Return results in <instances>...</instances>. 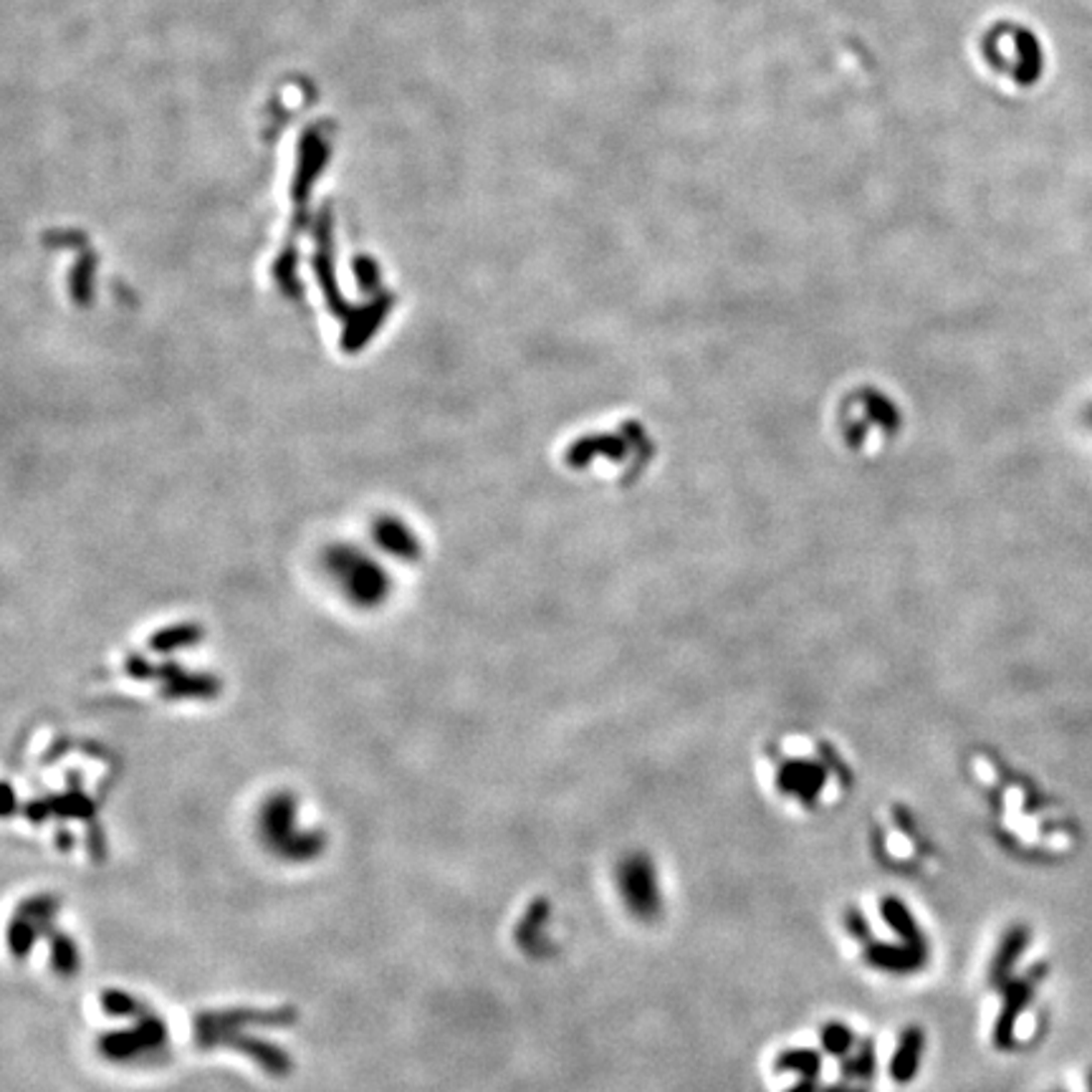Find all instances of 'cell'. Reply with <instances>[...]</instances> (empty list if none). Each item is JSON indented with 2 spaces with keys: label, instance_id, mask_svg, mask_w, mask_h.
Returning a JSON list of instances; mask_svg holds the SVG:
<instances>
[{
  "label": "cell",
  "instance_id": "obj_1",
  "mask_svg": "<svg viewBox=\"0 0 1092 1092\" xmlns=\"http://www.w3.org/2000/svg\"><path fill=\"white\" fill-rule=\"evenodd\" d=\"M905 423L895 392L877 382L844 385L827 410L829 438L844 455L857 460H875L893 451Z\"/></svg>",
  "mask_w": 1092,
  "mask_h": 1092
},
{
  "label": "cell",
  "instance_id": "obj_2",
  "mask_svg": "<svg viewBox=\"0 0 1092 1092\" xmlns=\"http://www.w3.org/2000/svg\"><path fill=\"white\" fill-rule=\"evenodd\" d=\"M657 458L652 431L635 415H623L610 425L585 433L564 451V460L574 470H597L607 483L633 488L650 473Z\"/></svg>",
  "mask_w": 1092,
  "mask_h": 1092
},
{
  "label": "cell",
  "instance_id": "obj_3",
  "mask_svg": "<svg viewBox=\"0 0 1092 1092\" xmlns=\"http://www.w3.org/2000/svg\"><path fill=\"white\" fill-rule=\"evenodd\" d=\"M774 767V787L782 797L815 807L822 797H832V784L844 787L852 779L837 746L807 731H789L767 749Z\"/></svg>",
  "mask_w": 1092,
  "mask_h": 1092
},
{
  "label": "cell",
  "instance_id": "obj_4",
  "mask_svg": "<svg viewBox=\"0 0 1092 1092\" xmlns=\"http://www.w3.org/2000/svg\"><path fill=\"white\" fill-rule=\"evenodd\" d=\"M620 888H623L625 903L637 918L650 921L660 913L662 900L650 857L630 855L620 867Z\"/></svg>",
  "mask_w": 1092,
  "mask_h": 1092
},
{
  "label": "cell",
  "instance_id": "obj_5",
  "mask_svg": "<svg viewBox=\"0 0 1092 1092\" xmlns=\"http://www.w3.org/2000/svg\"><path fill=\"white\" fill-rule=\"evenodd\" d=\"M329 569L357 602H377L387 592V577L377 569V564L352 549H339L331 554Z\"/></svg>",
  "mask_w": 1092,
  "mask_h": 1092
},
{
  "label": "cell",
  "instance_id": "obj_6",
  "mask_svg": "<svg viewBox=\"0 0 1092 1092\" xmlns=\"http://www.w3.org/2000/svg\"><path fill=\"white\" fill-rule=\"evenodd\" d=\"M870 964L880 966L893 974H908L926 964V944H905V946H872L867 951Z\"/></svg>",
  "mask_w": 1092,
  "mask_h": 1092
},
{
  "label": "cell",
  "instance_id": "obj_7",
  "mask_svg": "<svg viewBox=\"0 0 1092 1092\" xmlns=\"http://www.w3.org/2000/svg\"><path fill=\"white\" fill-rule=\"evenodd\" d=\"M923 1054V1031L921 1029H905L903 1039L898 1044V1052H895L893 1062H890V1075L895 1082H908L916 1077L918 1065H921Z\"/></svg>",
  "mask_w": 1092,
  "mask_h": 1092
},
{
  "label": "cell",
  "instance_id": "obj_8",
  "mask_svg": "<svg viewBox=\"0 0 1092 1092\" xmlns=\"http://www.w3.org/2000/svg\"><path fill=\"white\" fill-rule=\"evenodd\" d=\"M375 536L382 544V549L398 554V557L413 559L418 554V541L413 539V534L400 521L380 519L375 526Z\"/></svg>",
  "mask_w": 1092,
  "mask_h": 1092
},
{
  "label": "cell",
  "instance_id": "obj_9",
  "mask_svg": "<svg viewBox=\"0 0 1092 1092\" xmlns=\"http://www.w3.org/2000/svg\"><path fill=\"white\" fill-rule=\"evenodd\" d=\"M883 916H885V921H888L890 926L895 928V933H900V936H903L908 944H923V938H921V933H918L916 921H913L910 910L905 908V905L900 903L898 898H885L883 900Z\"/></svg>",
  "mask_w": 1092,
  "mask_h": 1092
},
{
  "label": "cell",
  "instance_id": "obj_10",
  "mask_svg": "<svg viewBox=\"0 0 1092 1092\" xmlns=\"http://www.w3.org/2000/svg\"><path fill=\"white\" fill-rule=\"evenodd\" d=\"M777 1067L779 1070L802 1072L805 1077H817V1072H819V1057H817V1052H810V1049H795V1052H784L777 1059Z\"/></svg>",
  "mask_w": 1092,
  "mask_h": 1092
},
{
  "label": "cell",
  "instance_id": "obj_11",
  "mask_svg": "<svg viewBox=\"0 0 1092 1092\" xmlns=\"http://www.w3.org/2000/svg\"><path fill=\"white\" fill-rule=\"evenodd\" d=\"M1024 938H1026L1024 931H1011L1009 936H1006L1004 946H1001L997 961H994V977L997 979L1004 977L1006 969H1009V966L1016 961V956H1019L1021 946H1024Z\"/></svg>",
  "mask_w": 1092,
  "mask_h": 1092
},
{
  "label": "cell",
  "instance_id": "obj_12",
  "mask_svg": "<svg viewBox=\"0 0 1092 1092\" xmlns=\"http://www.w3.org/2000/svg\"><path fill=\"white\" fill-rule=\"evenodd\" d=\"M852 1042H855V1037H852V1031H849L844 1024H827V1026H824L822 1044H824V1049H827L829 1054H837V1057H842V1054H847V1049L852 1047Z\"/></svg>",
  "mask_w": 1092,
  "mask_h": 1092
},
{
  "label": "cell",
  "instance_id": "obj_13",
  "mask_svg": "<svg viewBox=\"0 0 1092 1092\" xmlns=\"http://www.w3.org/2000/svg\"><path fill=\"white\" fill-rule=\"evenodd\" d=\"M852 1070H855V1075L860 1077H870L872 1075V1067H875V1052H872V1044H862L860 1052L855 1054V1059H852Z\"/></svg>",
  "mask_w": 1092,
  "mask_h": 1092
},
{
  "label": "cell",
  "instance_id": "obj_14",
  "mask_svg": "<svg viewBox=\"0 0 1092 1092\" xmlns=\"http://www.w3.org/2000/svg\"><path fill=\"white\" fill-rule=\"evenodd\" d=\"M847 928L852 931V936L867 938L865 921H862V916H860V913H855V910H849V913H847Z\"/></svg>",
  "mask_w": 1092,
  "mask_h": 1092
},
{
  "label": "cell",
  "instance_id": "obj_15",
  "mask_svg": "<svg viewBox=\"0 0 1092 1092\" xmlns=\"http://www.w3.org/2000/svg\"><path fill=\"white\" fill-rule=\"evenodd\" d=\"M789 1092H815V1077H805L800 1085H795Z\"/></svg>",
  "mask_w": 1092,
  "mask_h": 1092
},
{
  "label": "cell",
  "instance_id": "obj_16",
  "mask_svg": "<svg viewBox=\"0 0 1092 1092\" xmlns=\"http://www.w3.org/2000/svg\"><path fill=\"white\" fill-rule=\"evenodd\" d=\"M852 1092H862V1090H852Z\"/></svg>",
  "mask_w": 1092,
  "mask_h": 1092
}]
</instances>
